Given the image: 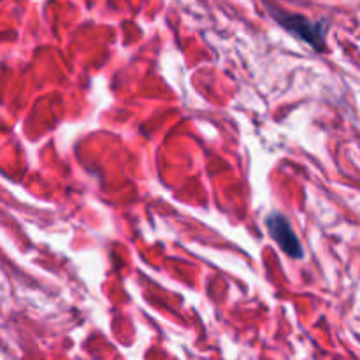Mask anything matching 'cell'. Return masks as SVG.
<instances>
[{
  "instance_id": "cell-1",
  "label": "cell",
  "mask_w": 360,
  "mask_h": 360,
  "mask_svg": "<svg viewBox=\"0 0 360 360\" xmlns=\"http://www.w3.org/2000/svg\"><path fill=\"white\" fill-rule=\"evenodd\" d=\"M271 18L281 25V28L292 34L294 37L301 39L302 42L309 44L315 48L316 51H322L326 48V39H327V23L326 21H313L309 18L302 16V14L287 13L283 9L269 6Z\"/></svg>"
},
{
  "instance_id": "cell-2",
  "label": "cell",
  "mask_w": 360,
  "mask_h": 360,
  "mask_svg": "<svg viewBox=\"0 0 360 360\" xmlns=\"http://www.w3.org/2000/svg\"><path fill=\"white\" fill-rule=\"evenodd\" d=\"M266 227L271 238L274 239L281 252L287 253L290 259H304V248L299 241L297 234L292 229L290 221L281 213H271L266 218Z\"/></svg>"
}]
</instances>
